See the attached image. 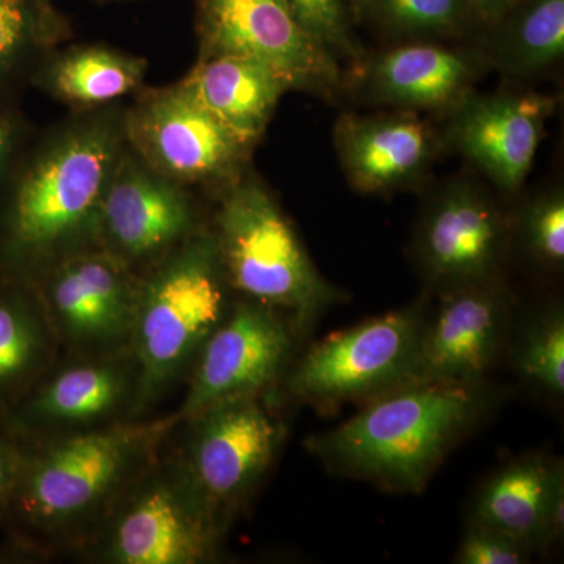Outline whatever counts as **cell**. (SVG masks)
<instances>
[{"instance_id": "1", "label": "cell", "mask_w": 564, "mask_h": 564, "mask_svg": "<svg viewBox=\"0 0 564 564\" xmlns=\"http://www.w3.org/2000/svg\"><path fill=\"white\" fill-rule=\"evenodd\" d=\"M172 413L18 443L20 469L2 529L29 556L74 555L180 426Z\"/></svg>"}, {"instance_id": "2", "label": "cell", "mask_w": 564, "mask_h": 564, "mask_svg": "<svg viewBox=\"0 0 564 564\" xmlns=\"http://www.w3.org/2000/svg\"><path fill=\"white\" fill-rule=\"evenodd\" d=\"M124 117L85 110L11 166L0 188V276L29 282L95 247L99 204L128 148Z\"/></svg>"}, {"instance_id": "3", "label": "cell", "mask_w": 564, "mask_h": 564, "mask_svg": "<svg viewBox=\"0 0 564 564\" xmlns=\"http://www.w3.org/2000/svg\"><path fill=\"white\" fill-rule=\"evenodd\" d=\"M486 408L480 383L402 384L314 437L311 448L334 473L419 492Z\"/></svg>"}, {"instance_id": "4", "label": "cell", "mask_w": 564, "mask_h": 564, "mask_svg": "<svg viewBox=\"0 0 564 564\" xmlns=\"http://www.w3.org/2000/svg\"><path fill=\"white\" fill-rule=\"evenodd\" d=\"M232 302L209 226L140 274L131 343L139 366L135 419L187 381Z\"/></svg>"}, {"instance_id": "5", "label": "cell", "mask_w": 564, "mask_h": 564, "mask_svg": "<svg viewBox=\"0 0 564 564\" xmlns=\"http://www.w3.org/2000/svg\"><path fill=\"white\" fill-rule=\"evenodd\" d=\"M210 229L232 293L285 315L299 336L340 300L272 193L252 174L221 191Z\"/></svg>"}, {"instance_id": "6", "label": "cell", "mask_w": 564, "mask_h": 564, "mask_svg": "<svg viewBox=\"0 0 564 564\" xmlns=\"http://www.w3.org/2000/svg\"><path fill=\"white\" fill-rule=\"evenodd\" d=\"M229 525L162 451L122 491L76 558L98 564L218 562Z\"/></svg>"}, {"instance_id": "7", "label": "cell", "mask_w": 564, "mask_h": 564, "mask_svg": "<svg viewBox=\"0 0 564 564\" xmlns=\"http://www.w3.org/2000/svg\"><path fill=\"white\" fill-rule=\"evenodd\" d=\"M265 397H243L212 404L180 423L174 452L196 491L231 527L276 458L281 423Z\"/></svg>"}, {"instance_id": "8", "label": "cell", "mask_w": 564, "mask_h": 564, "mask_svg": "<svg viewBox=\"0 0 564 564\" xmlns=\"http://www.w3.org/2000/svg\"><path fill=\"white\" fill-rule=\"evenodd\" d=\"M139 366L132 351L58 355L20 400L0 411V432L17 443L137 421Z\"/></svg>"}, {"instance_id": "9", "label": "cell", "mask_w": 564, "mask_h": 564, "mask_svg": "<svg viewBox=\"0 0 564 564\" xmlns=\"http://www.w3.org/2000/svg\"><path fill=\"white\" fill-rule=\"evenodd\" d=\"M425 315L417 303L333 334L292 362L282 383L295 399L317 406L406 384Z\"/></svg>"}, {"instance_id": "10", "label": "cell", "mask_w": 564, "mask_h": 564, "mask_svg": "<svg viewBox=\"0 0 564 564\" xmlns=\"http://www.w3.org/2000/svg\"><path fill=\"white\" fill-rule=\"evenodd\" d=\"M129 147L177 184L225 191L242 177L252 144L223 124L177 82L144 93L126 113Z\"/></svg>"}, {"instance_id": "11", "label": "cell", "mask_w": 564, "mask_h": 564, "mask_svg": "<svg viewBox=\"0 0 564 564\" xmlns=\"http://www.w3.org/2000/svg\"><path fill=\"white\" fill-rule=\"evenodd\" d=\"M31 284L63 355L131 351L140 274L98 247L62 258Z\"/></svg>"}, {"instance_id": "12", "label": "cell", "mask_w": 564, "mask_h": 564, "mask_svg": "<svg viewBox=\"0 0 564 564\" xmlns=\"http://www.w3.org/2000/svg\"><path fill=\"white\" fill-rule=\"evenodd\" d=\"M198 61L240 55L265 63L291 90L332 96L344 85L340 62L303 31L288 0H193Z\"/></svg>"}, {"instance_id": "13", "label": "cell", "mask_w": 564, "mask_h": 564, "mask_svg": "<svg viewBox=\"0 0 564 564\" xmlns=\"http://www.w3.org/2000/svg\"><path fill=\"white\" fill-rule=\"evenodd\" d=\"M299 333L285 315L237 296L188 375L180 421L212 404L270 395L293 362Z\"/></svg>"}, {"instance_id": "14", "label": "cell", "mask_w": 564, "mask_h": 564, "mask_svg": "<svg viewBox=\"0 0 564 564\" xmlns=\"http://www.w3.org/2000/svg\"><path fill=\"white\" fill-rule=\"evenodd\" d=\"M192 193L126 148L96 217L95 247L143 274L203 228Z\"/></svg>"}, {"instance_id": "15", "label": "cell", "mask_w": 564, "mask_h": 564, "mask_svg": "<svg viewBox=\"0 0 564 564\" xmlns=\"http://www.w3.org/2000/svg\"><path fill=\"white\" fill-rule=\"evenodd\" d=\"M508 226L478 182H447L426 203L415 234L423 276L437 292L492 280L507 248Z\"/></svg>"}, {"instance_id": "16", "label": "cell", "mask_w": 564, "mask_h": 564, "mask_svg": "<svg viewBox=\"0 0 564 564\" xmlns=\"http://www.w3.org/2000/svg\"><path fill=\"white\" fill-rule=\"evenodd\" d=\"M510 311L497 276L440 292L432 317L425 315L408 383H481L503 345Z\"/></svg>"}, {"instance_id": "17", "label": "cell", "mask_w": 564, "mask_h": 564, "mask_svg": "<svg viewBox=\"0 0 564 564\" xmlns=\"http://www.w3.org/2000/svg\"><path fill=\"white\" fill-rule=\"evenodd\" d=\"M558 106L541 93L473 91L448 110L444 143L497 187L513 193L532 172L545 124Z\"/></svg>"}, {"instance_id": "18", "label": "cell", "mask_w": 564, "mask_h": 564, "mask_svg": "<svg viewBox=\"0 0 564 564\" xmlns=\"http://www.w3.org/2000/svg\"><path fill=\"white\" fill-rule=\"evenodd\" d=\"M334 148L355 191L384 195L421 180L441 140L414 111L344 113L334 126Z\"/></svg>"}, {"instance_id": "19", "label": "cell", "mask_w": 564, "mask_h": 564, "mask_svg": "<svg viewBox=\"0 0 564 564\" xmlns=\"http://www.w3.org/2000/svg\"><path fill=\"white\" fill-rule=\"evenodd\" d=\"M488 68L481 52L421 41L380 52L367 63L362 90L372 101L400 110L447 113L474 91Z\"/></svg>"}, {"instance_id": "20", "label": "cell", "mask_w": 564, "mask_h": 564, "mask_svg": "<svg viewBox=\"0 0 564 564\" xmlns=\"http://www.w3.org/2000/svg\"><path fill=\"white\" fill-rule=\"evenodd\" d=\"M181 84L252 147L265 132L282 96L291 91L276 70L240 55L198 61Z\"/></svg>"}, {"instance_id": "21", "label": "cell", "mask_w": 564, "mask_h": 564, "mask_svg": "<svg viewBox=\"0 0 564 564\" xmlns=\"http://www.w3.org/2000/svg\"><path fill=\"white\" fill-rule=\"evenodd\" d=\"M61 352L35 288L0 276V411L20 400Z\"/></svg>"}, {"instance_id": "22", "label": "cell", "mask_w": 564, "mask_h": 564, "mask_svg": "<svg viewBox=\"0 0 564 564\" xmlns=\"http://www.w3.org/2000/svg\"><path fill=\"white\" fill-rule=\"evenodd\" d=\"M148 65L143 58L101 44L73 46L36 69L33 80L58 101L91 110L139 90Z\"/></svg>"}, {"instance_id": "23", "label": "cell", "mask_w": 564, "mask_h": 564, "mask_svg": "<svg viewBox=\"0 0 564 564\" xmlns=\"http://www.w3.org/2000/svg\"><path fill=\"white\" fill-rule=\"evenodd\" d=\"M486 32L489 66L513 77L543 73L564 55V0H522Z\"/></svg>"}, {"instance_id": "24", "label": "cell", "mask_w": 564, "mask_h": 564, "mask_svg": "<svg viewBox=\"0 0 564 564\" xmlns=\"http://www.w3.org/2000/svg\"><path fill=\"white\" fill-rule=\"evenodd\" d=\"M558 466L536 455L507 464L478 492L473 521L513 534L536 551L545 497Z\"/></svg>"}, {"instance_id": "25", "label": "cell", "mask_w": 564, "mask_h": 564, "mask_svg": "<svg viewBox=\"0 0 564 564\" xmlns=\"http://www.w3.org/2000/svg\"><path fill=\"white\" fill-rule=\"evenodd\" d=\"M367 18L384 31L408 39H448L475 24L467 0H373Z\"/></svg>"}, {"instance_id": "26", "label": "cell", "mask_w": 564, "mask_h": 564, "mask_svg": "<svg viewBox=\"0 0 564 564\" xmlns=\"http://www.w3.org/2000/svg\"><path fill=\"white\" fill-rule=\"evenodd\" d=\"M51 44L33 0H0V99Z\"/></svg>"}, {"instance_id": "27", "label": "cell", "mask_w": 564, "mask_h": 564, "mask_svg": "<svg viewBox=\"0 0 564 564\" xmlns=\"http://www.w3.org/2000/svg\"><path fill=\"white\" fill-rule=\"evenodd\" d=\"M525 380L555 397L564 393V315L552 307L529 325L516 352Z\"/></svg>"}, {"instance_id": "28", "label": "cell", "mask_w": 564, "mask_h": 564, "mask_svg": "<svg viewBox=\"0 0 564 564\" xmlns=\"http://www.w3.org/2000/svg\"><path fill=\"white\" fill-rule=\"evenodd\" d=\"M304 32L337 61L362 65L361 44L352 35L351 13L345 0H288Z\"/></svg>"}, {"instance_id": "29", "label": "cell", "mask_w": 564, "mask_h": 564, "mask_svg": "<svg viewBox=\"0 0 564 564\" xmlns=\"http://www.w3.org/2000/svg\"><path fill=\"white\" fill-rule=\"evenodd\" d=\"M522 239L534 259L544 265L564 262V193L552 188L527 204L521 215Z\"/></svg>"}, {"instance_id": "30", "label": "cell", "mask_w": 564, "mask_h": 564, "mask_svg": "<svg viewBox=\"0 0 564 564\" xmlns=\"http://www.w3.org/2000/svg\"><path fill=\"white\" fill-rule=\"evenodd\" d=\"M533 549L513 534L473 521L467 527L456 552L459 564H522L532 556Z\"/></svg>"}, {"instance_id": "31", "label": "cell", "mask_w": 564, "mask_h": 564, "mask_svg": "<svg viewBox=\"0 0 564 564\" xmlns=\"http://www.w3.org/2000/svg\"><path fill=\"white\" fill-rule=\"evenodd\" d=\"M564 530V469L563 464L556 467L554 478L541 514L540 533L536 549H547L563 536Z\"/></svg>"}, {"instance_id": "32", "label": "cell", "mask_w": 564, "mask_h": 564, "mask_svg": "<svg viewBox=\"0 0 564 564\" xmlns=\"http://www.w3.org/2000/svg\"><path fill=\"white\" fill-rule=\"evenodd\" d=\"M20 469V445L0 432V529L9 513L11 497Z\"/></svg>"}, {"instance_id": "33", "label": "cell", "mask_w": 564, "mask_h": 564, "mask_svg": "<svg viewBox=\"0 0 564 564\" xmlns=\"http://www.w3.org/2000/svg\"><path fill=\"white\" fill-rule=\"evenodd\" d=\"M20 133V122L13 111L0 106V188L13 166Z\"/></svg>"}, {"instance_id": "34", "label": "cell", "mask_w": 564, "mask_h": 564, "mask_svg": "<svg viewBox=\"0 0 564 564\" xmlns=\"http://www.w3.org/2000/svg\"><path fill=\"white\" fill-rule=\"evenodd\" d=\"M470 9H473L478 24L488 28L494 22L503 18L508 11L513 10L522 0H467Z\"/></svg>"}, {"instance_id": "35", "label": "cell", "mask_w": 564, "mask_h": 564, "mask_svg": "<svg viewBox=\"0 0 564 564\" xmlns=\"http://www.w3.org/2000/svg\"><path fill=\"white\" fill-rule=\"evenodd\" d=\"M33 2H35L36 9H39L44 28L50 32L51 39L54 40V43H57L58 40H62L63 36L66 35V31H68L61 13L55 10L52 0H33Z\"/></svg>"}, {"instance_id": "36", "label": "cell", "mask_w": 564, "mask_h": 564, "mask_svg": "<svg viewBox=\"0 0 564 564\" xmlns=\"http://www.w3.org/2000/svg\"><path fill=\"white\" fill-rule=\"evenodd\" d=\"M350 10L352 20H364L372 9L373 0H345Z\"/></svg>"}, {"instance_id": "37", "label": "cell", "mask_w": 564, "mask_h": 564, "mask_svg": "<svg viewBox=\"0 0 564 564\" xmlns=\"http://www.w3.org/2000/svg\"><path fill=\"white\" fill-rule=\"evenodd\" d=\"M99 2H110V0H99Z\"/></svg>"}]
</instances>
